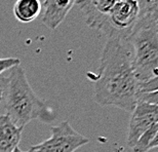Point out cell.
Listing matches in <instances>:
<instances>
[{"instance_id": "6da1fadb", "label": "cell", "mask_w": 158, "mask_h": 152, "mask_svg": "<svg viewBox=\"0 0 158 152\" xmlns=\"http://www.w3.org/2000/svg\"><path fill=\"white\" fill-rule=\"evenodd\" d=\"M139 83L132 70L127 40L108 38L94 83L96 102L132 112L138 103Z\"/></svg>"}, {"instance_id": "7a4b0ae2", "label": "cell", "mask_w": 158, "mask_h": 152, "mask_svg": "<svg viewBox=\"0 0 158 152\" xmlns=\"http://www.w3.org/2000/svg\"><path fill=\"white\" fill-rule=\"evenodd\" d=\"M3 88V101L7 115L15 125L23 128L45 111V104L34 93L21 66L10 69Z\"/></svg>"}, {"instance_id": "3957f363", "label": "cell", "mask_w": 158, "mask_h": 152, "mask_svg": "<svg viewBox=\"0 0 158 152\" xmlns=\"http://www.w3.org/2000/svg\"><path fill=\"white\" fill-rule=\"evenodd\" d=\"M135 78L144 82L158 76V27L149 11L127 38Z\"/></svg>"}, {"instance_id": "277c9868", "label": "cell", "mask_w": 158, "mask_h": 152, "mask_svg": "<svg viewBox=\"0 0 158 152\" xmlns=\"http://www.w3.org/2000/svg\"><path fill=\"white\" fill-rule=\"evenodd\" d=\"M149 3L150 0H123L116 2L100 31L108 38L126 40L147 12Z\"/></svg>"}, {"instance_id": "5b68a950", "label": "cell", "mask_w": 158, "mask_h": 152, "mask_svg": "<svg viewBox=\"0 0 158 152\" xmlns=\"http://www.w3.org/2000/svg\"><path fill=\"white\" fill-rule=\"evenodd\" d=\"M87 143L88 139L75 131L69 121H63L52 126L50 138L34 145L29 152H74Z\"/></svg>"}, {"instance_id": "8992f818", "label": "cell", "mask_w": 158, "mask_h": 152, "mask_svg": "<svg viewBox=\"0 0 158 152\" xmlns=\"http://www.w3.org/2000/svg\"><path fill=\"white\" fill-rule=\"evenodd\" d=\"M156 123H158V106L138 102L131 112L128 126L126 139L128 146L131 148L134 147L141 136Z\"/></svg>"}, {"instance_id": "52a82bcc", "label": "cell", "mask_w": 158, "mask_h": 152, "mask_svg": "<svg viewBox=\"0 0 158 152\" xmlns=\"http://www.w3.org/2000/svg\"><path fill=\"white\" fill-rule=\"evenodd\" d=\"M116 2V0H77L75 4L83 12L88 26L100 31Z\"/></svg>"}, {"instance_id": "ba28073f", "label": "cell", "mask_w": 158, "mask_h": 152, "mask_svg": "<svg viewBox=\"0 0 158 152\" xmlns=\"http://www.w3.org/2000/svg\"><path fill=\"white\" fill-rule=\"evenodd\" d=\"M74 4V0H44L42 23L49 29H56Z\"/></svg>"}, {"instance_id": "9c48e42d", "label": "cell", "mask_w": 158, "mask_h": 152, "mask_svg": "<svg viewBox=\"0 0 158 152\" xmlns=\"http://www.w3.org/2000/svg\"><path fill=\"white\" fill-rule=\"evenodd\" d=\"M23 128L15 125L7 114L0 115V152H14L20 144Z\"/></svg>"}, {"instance_id": "30bf717a", "label": "cell", "mask_w": 158, "mask_h": 152, "mask_svg": "<svg viewBox=\"0 0 158 152\" xmlns=\"http://www.w3.org/2000/svg\"><path fill=\"white\" fill-rule=\"evenodd\" d=\"M42 11L40 0H17L12 8L15 19L21 23H31Z\"/></svg>"}, {"instance_id": "8fae6325", "label": "cell", "mask_w": 158, "mask_h": 152, "mask_svg": "<svg viewBox=\"0 0 158 152\" xmlns=\"http://www.w3.org/2000/svg\"><path fill=\"white\" fill-rule=\"evenodd\" d=\"M158 132V123L151 126L150 129H148L143 135L141 136V138L139 139L137 144L132 147V150L135 152H147L148 147H149L150 143L155 137L156 133Z\"/></svg>"}, {"instance_id": "7c38bea8", "label": "cell", "mask_w": 158, "mask_h": 152, "mask_svg": "<svg viewBox=\"0 0 158 152\" xmlns=\"http://www.w3.org/2000/svg\"><path fill=\"white\" fill-rule=\"evenodd\" d=\"M155 91H158V76L139 83V94L151 93Z\"/></svg>"}, {"instance_id": "4fadbf2b", "label": "cell", "mask_w": 158, "mask_h": 152, "mask_svg": "<svg viewBox=\"0 0 158 152\" xmlns=\"http://www.w3.org/2000/svg\"><path fill=\"white\" fill-rule=\"evenodd\" d=\"M138 102H144L151 105L158 106V91H151V93H143L139 94Z\"/></svg>"}, {"instance_id": "5bb4252c", "label": "cell", "mask_w": 158, "mask_h": 152, "mask_svg": "<svg viewBox=\"0 0 158 152\" xmlns=\"http://www.w3.org/2000/svg\"><path fill=\"white\" fill-rule=\"evenodd\" d=\"M21 61L17 58H3L0 59V74L6 70L12 69L17 66H20Z\"/></svg>"}, {"instance_id": "9a60e30c", "label": "cell", "mask_w": 158, "mask_h": 152, "mask_svg": "<svg viewBox=\"0 0 158 152\" xmlns=\"http://www.w3.org/2000/svg\"><path fill=\"white\" fill-rule=\"evenodd\" d=\"M156 147H158V132L156 133L155 137H154L152 142H151L150 145H149V147H148V151H149L150 149H153V148H156Z\"/></svg>"}, {"instance_id": "2e32d148", "label": "cell", "mask_w": 158, "mask_h": 152, "mask_svg": "<svg viewBox=\"0 0 158 152\" xmlns=\"http://www.w3.org/2000/svg\"><path fill=\"white\" fill-rule=\"evenodd\" d=\"M149 7L154 9V11H158V0H150Z\"/></svg>"}, {"instance_id": "e0dca14e", "label": "cell", "mask_w": 158, "mask_h": 152, "mask_svg": "<svg viewBox=\"0 0 158 152\" xmlns=\"http://www.w3.org/2000/svg\"><path fill=\"white\" fill-rule=\"evenodd\" d=\"M3 101V88L0 87V103Z\"/></svg>"}, {"instance_id": "ac0fdd59", "label": "cell", "mask_w": 158, "mask_h": 152, "mask_svg": "<svg viewBox=\"0 0 158 152\" xmlns=\"http://www.w3.org/2000/svg\"><path fill=\"white\" fill-rule=\"evenodd\" d=\"M14 152H29V151H23V150H21L20 148H15V149L14 150Z\"/></svg>"}, {"instance_id": "d6986e66", "label": "cell", "mask_w": 158, "mask_h": 152, "mask_svg": "<svg viewBox=\"0 0 158 152\" xmlns=\"http://www.w3.org/2000/svg\"><path fill=\"white\" fill-rule=\"evenodd\" d=\"M74 1H75V3H76V1H77V0H74Z\"/></svg>"}]
</instances>
